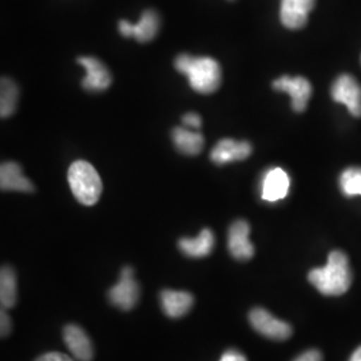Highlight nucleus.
<instances>
[{"mask_svg": "<svg viewBox=\"0 0 361 361\" xmlns=\"http://www.w3.org/2000/svg\"><path fill=\"white\" fill-rule=\"evenodd\" d=\"M310 284L324 296H341L352 284V271L348 257L340 250H334L324 268H317L308 274Z\"/></svg>", "mask_w": 361, "mask_h": 361, "instance_id": "nucleus-1", "label": "nucleus"}, {"mask_svg": "<svg viewBox=\"0 0 361 361\" xmlns=\"http://www.w3.org/2000/svg\"><path fill=\"white\" fill-rule=\"evenodd\" d=\"M174 66L180 74L188 77L190 87L195 92L212 94L221 86V66L213 58L180 54L176 58Z\"/></svg>", "mask_w": 361, "mask_h": 361, "instance_id": "nucleus-2", "label": "nucleus"}, {"mask_svg": "<svg viewBox=\"0 0 361 361\" xmlns=\"http://www.w3.org/2000/svg\"><path fill=\"white\" fill-rule=\"evenodd\" d=\"M68 185L78 202L86 207H92L98 202L104 185L95 168L86 161L74 162L67 173Z\"/></svg>", "mask_w": 361, "mask_h": 361, "instance_id": "nucleus-3", "label": "nucleus"}, {"mask_svg": "<svg viewBox=\"0 0 361 361\" xmlns=\"http://www.w3.org/2000/svg\"><path fill=\"white\" fill-rule=\"evenodd\" d=\"M110 302L122 310H133L140 298V286L134 279V269L125 267L121 271V279L109 292Z\"/></svg>", "mask_w": 361, "mask_h": 361, "instance_id": "nucleus-4", "label": "nucleus"}, {"mask_svg": "<svg viewBox=\"0 0 361 361\" xmlns=\"http://www.w3.org/2000/svg\"><path fill=\"white\" fill-rule=\"evenodd\" d=\"M249 322L259 335L271 340L283 341L292 336V326L285 322L274 317L264 308H255L249 313Z\"/></svg>", "mask_w": 361, "mask_h": 361, "instance_id": "nucleus-5", "label": "nucleus"}, {"mask_svg": "<svg viewBox=\"0 0 361 361\" xmlns=\"http://www.w3.org/2000/svg\"><path fill=\"white\" fill-rule=\"evenodd\" d=\"M331 94L335 102L345 104L352 116L360 118L361 86L355 78L348 74L340 75L336 79Z\"/></svg>", "mask_w": 361, "mask_h": 361, "instance_id": "nucleus-6", "label": "nucleus"}, {"mask_svg": "<svg viewBox=\"0 0 361 361\" xmlns=\"http://www.w3.org/2000/svg\"><path fill=\"white\" fill-rule=\"evenodd\" d=\"M273 89L281 92H286L292 99V109L296 113H302L312 95V85L308 79L302 77H284L279 78L273 82Z\"/></svg>", "mask_w": 361, "mask_h": 361, "instance_id": "nucleus-7", "label": "nucleus"}, {"mask_svg": "<svg viewBox=\"0 0 361 361\" xmlns=\"http://www.w3.org/2000/svg\"><path fill=\"white\" fill-rule=\"evenodd\" d=\"M78 63L86 70V77L82 80L85 90L99 92L110 87L113 80L111 74L99 59L94 56H80L78 58Z\"/></svg>", "mask_w": 361, "mask_h": 361, "instance_id": "nucleus-8", "label": "nucleus"}, {"mask_svg": "<svg viewBox=\"0 0 361 361\" xmlns=\"http://www.w3.org/2000/svg\"><path fill=\"white\" fill-rule=\"evenodd\" d=\"M250 226L244 219H237L228 232V249L238 261H247L255 256V246L249 240Z\"/></svg>", "mask_w": 361, "mask_h": 361, "instance_id": "nucleus-9", "label": "nucleus"}, {"mask_svg": "<svg viewBox=\"0 0 361 361\" xmlns=\"http://www.w3.org/2000/svg\"><path fill=\"white\" fill-rule=\"evenodd\" d=\"M289 186L290 180L284 169H269L261 180V198L267 202L281 201L288 195Z\"/></svg>", "mask_w": 361, "mask_h": 361, "instance_id": "nucleus-10", "label": "nucleus"}, {"mask_svg": "<svg viewBox=\"0 0 361 361\" xmlns=\"http://www.w3.org/2000/svg\"><path fill=\"white\" fill-rule=\"evenodd\" d=\"M119 32L126 38L137 39L138 42L145 43L155 38L159 28V16L155 11L147 10L142 13L140 22L137 25H131L128 20H121Z\"/></svg>", "mask_w": 361, "mask_h": 361, "instance_id": "nucleus-11", "label": "nucleus"}, {"mask_svg": "<svg viewBox=\"0 0 361 361\" xmlns=\"http://www.w3.org/2000/svg\"><path fill=\"white\" fill-rule=\"evenodd\" d=\"M314 6L316 0H281V23L289 30L302 28L308 23V15Z\"/></svg>", "mask_w": 361, "mask_h": 361, "instance_id": "nucleus-12", "label": "nucleus"}, {"mask_svg": "<svg viewBox=\"0 0 361 361\" xmlns=\"http://www.w3.org/2000/svg\"><path fill=\"white\" fill-rule=\"evenodd\" d=\"M252 150L253 147L247 141H234L231 138H225L213 147L210 159L216 165L222 166L234 161H244L252 154Z\"/></svg>", "mask_w": 361, "mask_h": 361, "instance_id": "nucleus-13", "label": "nucleus"}, {"mask_svg": "<svg viewBox=\"0 0 361 361\" xmlns=\"http://www.w3.org/2000/svg\"><path fill=\"white\" fill-rule=\"evenodd\" d=\"M63 340L68 350L79 361H91L94 357V348L90 337L86 332L74 324H70L63 329Z\"/></svg>", "mask_w": 361, "mask_h": 361, "instance_id": "nucleus-14", "label": "nucleus"}, {"mask_svg": "<svg viewBox=\"0 0 361 361\" xmlns=\"http://www.w3.org/2000/svg\"><path fill=\"white\" fill-rule=\"evenodd\" d=\"M0 188L3 192L32 193V182L25 177L22 168L16 162H4L0 168Z\"/></svg>", "mask_w": 361, "mask_h": 361, "instance_id": "nucleus-15", "label": "nucleus"}, {"mask_svg": "<svg viewBox=\"0 0 361 361\" xmlns=\"http://www.w3.org/2000/svg\"><path fill=\"white\" fill-rule=\"evenodd\" d=\"M159 297L162 310L170 319H180L193 307V296L188 292L166 289L161 292Z\"/></svg>", "mask_w": 361, "mask_h": 361, "instance_id": "nucleus-16", "label": "nucleus"}, {"mask_svg": "<svg viewBox=\"0 0 361 361\" xmlns=\"http://www.w3.org/2000/svg\"><path fill=\"white\" fill-rule=\"evenodd\" d=\"M214 234L210 229H204L195 238H180L178 247L180 252L192 258L207 257L214 247Z\"/></svg>", "mask_w": 361, "mask_h": 361, "instance_id": "nucleus-17", "label": "nucleus"}, {"mask_svg": "<svg viewBox=\"0 0 361 361\" xmlns=\"http://www.w3.org/2000/svg\"><path fill=\"white\" fill-rule=\"evenodd\" d=\"M171 138L177 150L185 155H198L205 145V138L200 131L188 128H176L171 131Z\"/></svg>", "mask_w": 361, "mask_h": 361, "instance_id": "nucleus-18", "label": "nucleus"}, {"mask_svg": "<svg viewBox=\"0 0 361 361\" xmlns=\"http://www.w3.org/2000/svg\"><path fill=\"white\" fill-rule=\"evenodd\" d=\"M18 301L16 274L11 267L4 265L0 271V302L1 308H13Z\"/></svg>", "mask_w": 361, "mask_h": 361, "instance_id": "nucleus-19", "label": "nucleus"}, {"mask_svg": "<svg viewBox=\"0 0 361 361\" xmlns=\"http://www.w3.org/2000/svg\"><path fill=\"white\" fill-rule=\"evenodd\" d=\"M0 91H1L0 92V116L1 118H8L13 116L16 110L18 97H19L18 86L11 79L3 78Z\"/></svg>", "mask_w": 361, "mask_h": 361, "instance_id": "nucleus-20", "label": "nucleus"}, {"mask_svg": "<svg viewBox=\"0 0 361 361\" xmlns=\"http://www.w3.org/2000/svg\"><path fill=\"white\" fill-rule=\"evenodd\" d=\"M341 192L347 197L361 195V168H349L340 176Z\"/></svg>", "mask_w": 361, "mask_h": 361, "instance_id": "nucleus-21", "label": "nucleus"}, {"mask_svg": "<svg viewBox=\"0 0 361 361\" xmlns=\"http://www.w3.org/2000/svg\"><path fill=\"white\" fill-rule=\"evenodd\" d=\"M182 123L185 128H190V129H200L202 125V119L201 116L195 113H188L182 116Z\"/></svg>", "mask_w": 361, "mask_h": 361, "instance_id": "nucleus-22", "label": "nucleus"}, {"mask_svg": "<svg viewBox=\"0 0 361 361\" xmlns=\"http://www.w3.org/2000/svg\"><path fill=\"white\" fill-rule=\"evenodd\" d=\"M295 361H323V356H322L320 350L310 349V350L304 352L302 355H300Z\"/></svg>", "mask_w": 361, "mask_h": 361, "instance_id": "nucleus-23", "label": "nucleus"}, {"mask_svg": "<svg viewBox=\"0 0 361 361\" xmlns=\"http://www.w3.org/2000/svg\"><path fill=\"white\" fill-rule=\"evenodd\" d=\"M219 361H247L246 360L245 356L241 353V352H238V350H235V349H229V350H226L224 355H222V357H221V360Z\"/></svg>", "mask_w": 361, "mask_h": 361, "instance_id": "nucleus-24", "label": "nucleus"}, {"mask_svg": "<svg viewBox=\"0 0 361 361\" xmlns=\"http://www.w3.org/2000/svg\"><path fill=\"white\" fill-rule=\"evenodd\" d=\"M0 323H1V328H0L1 329V337H6L11 331V319L6 313L4 308L1 310V320H0Z\"/></svg>", "mask_w": 361, "mask_h": 361, "instance_id": "nucleus-25", "label": "nucleus"}, {"mask_svg": "<svg viewBox=\"0 0 361 361\" xmlns=\"http://www.w3.org/2000/svg\"><path fill=\"white\" fill-rule=\"evenodd\" d=\"M37 361H73L68 356H66L63 353H59V352H50V353H46L43 356H40Z\"/></svg>", "mask_w": 361, "mask_h": 361, "instance_id": "nucleus-26", "label": "nucleus"}, {"mask_svg": "<svg viewBox=\"0 0 361 361\" xmlns=\"http://www.w3.org/2000/svg\"><path fill=\"white\" fill-rule=\"evenodd\" d=\"M349 361H361V347L353 352V355L350 356Z\"/></svg>", "mask_w": 361, "mask_h": 361, "instance_id": "nucleus-27", "label": "nucleus"}]
</instances>
